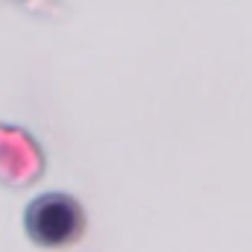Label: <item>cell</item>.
<instances>
[{
  "label": "cell",
  "mask_w": 252,
  "mask_h": 252,
  "mask_svg": "<svg viewBox=\"0 0 252 252\" xmlns=\"http://www.w3.org/2000/svg\"><path fill=\"white\" fill-rule=\"evenodd\" d=\"M76 229V208L62 196H47L30 208V235L41 244H62Z\"/></svg>",
  "instance_id": "obj_1"
}]
</instances>
